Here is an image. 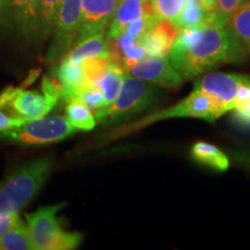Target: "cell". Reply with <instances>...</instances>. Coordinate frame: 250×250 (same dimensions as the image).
Masks as SVG:
<instances>
[{
    "label": "cell",
    "instance_id": "obj_1",
    "mask_svg": "<svg viewBox=\"0 0 250 250\" xmlns=\"http://www.w3.org/2000/svg\"><path fill=\"white\" fill-rule=\"evenodd\" d=\"M229 42L225 27L213 19L193 28H181L169 61L183 80L199 77L228 61Z\"/></svg>",
    "mask_w": 250,
    "mask_h": 250
},
{
    "label": "cell",
    "instance_id": "obj_2",
    "mask_svg": "<svg viewBox=\"0 0 250 250\" xmlns=\"http://www.w3.org/2000/svg\"><path fill=\"white\" fill-rule=\"evenodd\" d=\"M51 156L37 159L18 167L0 184V213H19L33 201L52 170Z\"/></svg>",
    "mask_w": 250,
    "mask_h": 250
},
{
    "label": "cell",
    "instance_id": "obj_3",
    "mask_svg": "<svg viewBox=\"0 0 250 250\" xmlns=\"http://www.w3.org/2000/svg\"><path fill=\"white\" fill-rule=\"evenodd\" d=\"M66 203L41 208L33 213H26V220L36 250H72L81 243L83 234L62 229V220L58 212Z\"/></svg>",
    "mask_w": 250,
    "mask_h": 250
},
{
    "label": "cell",
    "instance_id": "obj_4",
    "mask_svg": "<svg viewBox=\"0 0 250 250\" xmlns=\"http://www.w3.org/2000/svg\"><path fill=\"white\" fill-rule=\"evenodd\" d=\"M156 101L158 92L147 81L126 76L116 100L108 107L95 110L94 115L99 122L118 123L152 108Z\"/></svg>",
    "mask_w": 250,
    "mask_h": 250
},
{
    "label": "cell",
    "instance_id": "obj_5",
    "mask_svg": "<svg viewBox=\"0 0 250 250\" xmlns=\"http://www.w3.org/2000/svg\"><path fill=\"white\" fill-rule=\"evenodd\" d=\"M223 116L220 108H219L218 102L205 93L204 90L195 86V88L186 99L173 105V107L164 109V110L155 112V114L149 115V116L142 118V120L136 122V123L130 124L129 126H123L115 132L109 133V138H120L124 134H129L130 132L142 129L144 126L154 123V122L169 120V118L177 117H193L202 118L208 122H214L219 117Z\"/></svg>",
    "mask_w": 250,
    "mask_h": 250
},
{
    "label": "cell",
    "instance_id": "obj_6",
    "mask_svg": "<svg viewBox=\"0 0 250 250\" xmlns=\"http://www.w3.org/2000/svg\"><path fill=\"white\" fill-rule=\"evenodd\" d=\"M77 132L66 118L62 116H43L27 121L19 127L0 133L6 138L22 145H49L65 140Z\"/></svg>",
    "mask_w": 250,
    "mask_h": 250
},
{
    "label": "cell",
    "instance_id": "obj_7",
    "mask_svg": "<svg viewBox=\"0 0 250 250\" xmlns=\"http://www.w3.org/2000/svg\"><path fill=\"white\" fill-rule=\"evenodd\" d=\"M59 100L55 96L19 87H7L0 94V109L12 112V116L34 120L45 116Z\"/></svg>",
    "mask_w": 250,
    "mask_h": 250
},
{
    "label": "cell",
    "instance_id": "obj_8",
    "mask_svg": "<svg viewBox=\"0 0 250 250\" xmlns=\"http://www.w3.org/2000/svg\"><path fill=\"white\" fill-rule=\"evenodd\" d=\"M81 17V0H62L57 22L52 31L51 44L48 50L46 61L54 62L65 57L76 41Z\"/></svg>",
    "mask_w": 250,
    "mask_h": 250
},
{
    "label": "cell",
    "instance_id": "obj_9",
    "mask_svg": "<svg viewBox=\"0 0 250 250\" xmlns=\"http://www.w3.org/2000/svg\"><path fill=\"white\" fill-rule=\"evenodd\" d=\"M124 70L130 76L164 88H177L183 81L167 57L144 58L129 65Z\"/></svg>",
    "mask_w": 250,
    "mask_h": 250
},
{
    "label": "cell",
    "instance_id": "obj_10",
    "mask_svg": "<svg viewBox=\"0 0 250 250\" xmlns=\"http://www.w3.org/2000/svg\"><path fill=\"white\" fill-rule=\"evenodd\" d=\"M249 78L242 74L212 72L197 81L195 86L211 95L218 102L221 114L225 115L234 108L237 90Z\"/></svg>",
    "mask_w": 250,
    "mask_h": 250
},
{
    "label": "cell",
    "instance_id": "obj_11",
    "mask_svg": "<svg viewBox=\"0 0 250 250\" xmlns=\"http://www.w3.org/2000/svg\"><path fill=\"white\" fill-rule=\"evenodd\" d=\"M0 21H5L22 39L39 41L37 0H4Z\"/></svg>",
    "mask_w": 250,
    "mask_h": 250
},
{
    "label": "cell",
    "instance_id": "obj_12",
    "mask_svg": "<svg viewBox=\"0 0 250 250\" xmlns=\"http://www.w3.org/2000/svg\"><path fill=\"white\" fill-rule=\"evenodd\" d=\"M117 5L118 0H81L80 24L74 44L94 34L105 33Z\"/></svg>",
    "mask_w": 250,
    "mask_h": 250
},
{
    "label": "cell",
    "instance_id": "obj_13",
    "mask_svg": "<svg viewBox=\"0 0 250 250\" xmlns=\"http://www.w3.org/2000/svg\"><path fill=\"white\" fill-rule=\"evenodd\" d=\"M224 27L229 42L228 61H242L250 55V1L240 5Z\"/></svg>",
    "mask_w": 250,
    "mask_h": 250
},
{
    "label": "cell",
    "instance_id": "obj_14",
    "mask_svg": "<svg viewBox=\"0 0 250 250\" xmlns=\"http://www.w3.org/2000/svg\"><path fill=\"white\" fill-rule=\"evenodd\" d=\"M180 28L170 21L160 20L154 27L139 37L140 44L148 57H167Z\"/></svg>",
    "mask_w": 250,
    "mask_h": 250
},
{
    "label": "cell",
    "instance_id": "obj_15",
    "mask_svg": "<svg viewBox=\"0 0 250 250\" xmlns=\"http://www.w3.org/2000/svg\"><path fill=\"white\" fill-rule=\"evenodd\" d=\"M155 14L151 0H120L115 11L107 37H117L134 20Z\"/></svg>",
    "mask_w": 250,
    "mask_h": 250
},
{
    "label": "cell",
    "instance_id": "obj_16",
    "mask_svg": "<svg viewBox=\"0 0 250 250\" xmlns=\"http://www.w3.org/2000/svg\"><path fill=\"white\" fill-rule=\"evenodd\" d=\"M57 78L64 88L62 100L65 102L77 99L81 86L85 83V72L81 62L71 61L70 58L62 57V61L57 68Z\"/></svg>",
    "mask_w": 250,
    "mask_h": 250
},
{
    "label": "cell",
    "instance_id": "obj_17",
    "mask_svg": "<svg viewBox=\"0 0 250 250\" xmlns=\"http://www.w3.org/2000/svg\"><path fill=\"white\" fill-rule=\"evenodd\" d=\"M66 57L77 62H81L85 59L93 57L112 59L105 33L94 34V35H90L77 42L72 46Z\"/></svg>",
    "mask_w": 250,
    "mask_h": 250
},
{
    "label": "cell",
    "instance_id": "obj_18",
    "mask_svg": "<svg viewBox=\"0 0 250 250\" xmlns=\"http://www.w3.org/2000/svg\"><path fill=\"white\" fill-rule=\"evenodd\" d=\"M191 158L198 164L218 171H226L229 168V159L223 151L214 145L204 142H198L191 147L190 151Z\"/></svg>",
    "mask_w": 250,
    "mask_h": 250
},
{
    "label": "cell",
    "instance_id": "obj_19",
    "mask_svg": "<svg viewBox=\"0 0 250 250\" xmlns=\"http://www.w3.org/2000/svg\"><path fill=\"white\" fill-rule=\"evenodd\" d=\"M62 0H37V36L39 41L49 39L55 29Z\"/></svg>",
    "mask_w": 250,
    "mask_h": 250
},
{
    "label": "cell",
    "instance_id": "obj_20",
    "mask_svg": "<svg viewBox=\"0 0 250 250\" xmlns=\"http://www.w3.org/2000/svg\"><path fill=\"white\" fill-rule=\"evenodd\" d=\"M126 77V72L116 62H111L104 76L99 81V87L104 96L105 107L110 105L116 100ZM104 107V108H105Z\"/></svg>",
    "mask_w": 250,
    "mask_h": 250
},
{
    "label": "cell",
    "instance_id": "obj_21",
    "mask_svg": "<svg viewBox=\"0 0 250 250\" xmlns=\"http://www.w3.org/2000/svg\"><path fill=\"white\" fill-rule=\"evenodd\" d=\"M214 15L210 14L203 7L201 0H183L182 11L174 24L181 28H193L204 24Z\"/></svg>",
    "mask_w": 250,
    "mask_h": 250
},
{
    "label": "cell",
    "instance_id": "obj_22",
    "mask_svg": "<svg viewBox=\"0 0 250 250\" xmlns=\"http://www.w3.org/2000/svg\"><path fill=\"white\" fill-rule=\"evenodd\" d=\"M65 111L68 123L76 130L92 131L95 127V115L92 112V109L81 100L74 99L68 101Z\"/></svg>",
    "mask_w": 250,
    "mask_h": 250
},
{
    "label": "cell",
    "instance_id": "obj_23",
    "mask_svg": "<svg viewBox=\"0 0 250 250\" xmlns=\"http://www.w3.org/2000/svg\"><path fill=\"white\" fill-rule=\"evenodd\" d=\"M0 250H35L29 232L22 220L0 236Z\"/></svg>",
    "mask_w": 250,
    "mask_h": 250
},
{
    "label": "cell",
    "instance_id": "obj_24",
    "mask_svg": "<svg viewBox=\"0 0 250 250\" xmlns=\"http://www.w3.org/2000/svg\"><path fill=\"white\" fill-rule=\"evenodd\" d=\"M111 58L93 57L81 62L85 72V83L87 85H99V81L104 76L108 67L110 66Z\"/></svg>",
    "mask_w": 250,
    "mask_h": 250
},
{
    "label": "cell",
    "instance_id": "obj_25",
    "mask_svg": "<svg viewBox=\"0 0 250 250\" xmlns=\"http://www.w3.org/2000/svg\"><path fill=\"white\" fill-rule=\"evenodd\" d=\"M155 14L161 20L174 23L182 11L183 0H151Z\"/></svg>",
    "mask_w": 250,
    "mask_h": 250
},
{
    "label": "cell",
    "instance_id": "obj_26",
    "mask_svg": "<svg viewBox=\"0 0 250 250\" xmlns=\"http://www.w3.org/2000/svg\"><path fill=\"white\" fill-rule=\"evenodd\" d=\"M77 99L81 100V101L86 103L90 109H94V110H99V109L105 107L104 96H103V93L99 85H87V83H83L81 86L79 93H78Z\"/></svg>",
    "mask_w": 250,
    "mask_h": 250
},
{
    "label": "cell",
    "instance_id": "obj_27",
    "mask_svg": "<svg viewBox=\"0 0 250 250\" xmlns=\"http://www.w3.org/2000/svg\"><path fill=\"white\" fill-rule=\"evenodd\" d=\"M160 20L161 19L156 14L140 18L138 20H134L133 22H131L129 26L126 27V29H125V33L130 34V35L139 39V37H142L146 31L151 29L152 27H154Z\"/></svg>",
    "mask_w": 250,
    "mask_h": 250
},
{
    "label": "cell",
    "instance_id": "obj_28",
    "mask_svg": "<svg viewBox=\"0 0 250 250\" xmlns=\"http://www.w3.org/2000/svg\"><path fill=\"white\" fill-rule=\"evenodd\" d=\"M241 5L240 0H218V8L214 14V20L225 26L228 18Z\"/></svg>",
    "mask_w": 250,
    "mask_h": 250
},
{
    "label": "cell",
    "instance_id": "obj_29",
    "mask_svg": "<svg viewBox=\"0 0 250 250\" xmlns=\"http://www.w3.org/2000/svg\"><path fill=\"white\" fill-rule=\"evenodd\" d=\"M230 111L234 123L246 129H250V99L237 103Z\"/></svg>",
    "mask_w": 250,
    "mask_h": 250
},
{
    "label": "cell",
    "instance_id": "obj_30",
    "mask_svg": "<svg viewBox=\"0 0 250 250\" xmlns=\"http://www.w3.org/2000/svg\"><path fill=\"white\" fill-rule=\"evenodd\" d=\"M28 120L21 117H14L11 115L6 114V112L0 109V133L5 132V131L14 129V127H19L21 125L26 123Z\"/></svg>",
    "mask_w": 250,
    "mask_h": 250
},
{
    "label": "cell",
    "instance_id": "obj_31",
    "mask_svg": "<svg viewBox=\"0 0 250 250\" xmlns=\"http://www.w3.org/2000/svg\"><path fill=\"white\" fill-rule=\"evenodd\" d=\"M21 221V218L19 213L13 214H1L0 213V236L2 234L7 232V230L12 229V228L17 226V225Z\"/></svg>",
    "mask_w": 250,
    "mask_h": 250
},
{
    "label": "cell",
    "instance_id": "obj_32",
    "mask_svg": "<svg viewBox=\"0 0 250 250\" xmlns=\"http://www.w3.org/2000/svg\"><path fill=\"white\" fill-rule=\"evenodd\" d=\"M233 160L237 165L250 169V152H236L233 154Z\"/></svg>",
    "mask_w": 250,
    "mask_h": 250
},
{
    "label": "cell",
    "instance_id": "obj_33",
    "mask_svg": "<svg viewBox=\"0 0 250 250\" xmlns=\"http://www.w3.org/2000/svg\"><path fill=\"white\" fill-rule=\"evenodd\" d=\"M203 7L205 8L206 12L210 14H215L218 8V0H201Z\"/></svg>",
    "mask_w": 250,
    "mask_h": 250
},
{
    "label": "cell",
    "instance_id": "obj_34",
    "mask_svg": "<svg viewBox=\"0 0 250 250\" xmlns=\"http://www.w3.org/2000/svg\"><path fill=\"white\" fill-rule=\"evenodd\" d=\"M2 5H4V0H0V14H1V8Z\"/></svg>",
    "mask_w": 250,
    "mask_h": 250
},
{
    "label": "cell",
    "instance_id": "obj_35",
    "mask_svg": "<svg viewBox=\"0 0 250 250\" xmlns=\"http://www.w3.org/2000/svg\"><path fill=\"white\" fill-rule=\"evenodd\" d=\"M118 1H120V0H118Z\"/></svg>",
    "mask_w": 250,
    "mask_h": 250
}]
</instances>
